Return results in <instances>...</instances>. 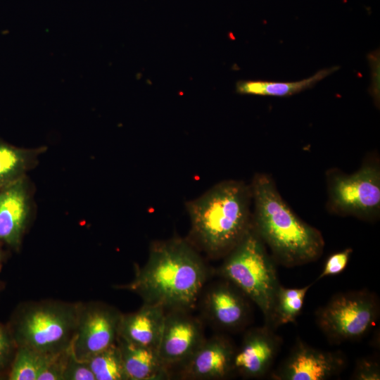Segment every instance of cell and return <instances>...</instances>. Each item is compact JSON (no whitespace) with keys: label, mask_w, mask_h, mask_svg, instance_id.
<instances>
[{"label":"cell","mask_w":380,"mask_h":380,"mask_svg":"<svg viewBox=\"0 0 380 380\" xmlns=\"http://www.w3.org/2000/svg\"><path fill=\"white\" fill-rule=\"evenodd\" d=\"M235 349L224 336L205 340L182 364L184 377L192 379H220L234 369Z\"/></svg>","instance_id":"13"},{"label":"cell","mask_w":380,"mask_h":380,"mask_svg":"<svg viewBox=\"0 0 380 380\" xmlns=\"http://www.w3.org/2000/svg\"><path fill=\"white\" fill-rule=\"evenodd\" d=\"M251 189L254 203L253 226L274 262L292 267L317 260L324 247L322 233L294 213L272 178L257 174Z\"/></svg>","instance_id":"2"},{"label":"cell","mask_w":380,"mask_h":380,"mask_svg":"<svg viewBox=\"0 0 380 380\" xmlns=\"http://www.w3.org/2000/svg\"><path fill=\"white\" fill-rule=\"evenodd\" d=\"M165 316L164 308L144 303L137 312L122 315L118 336L132 343L158 350Z\"/></svg>","instance_id":"15"},{"label":"cell","mask_w":380,"mask_h":380,"mask_svg":"<svg viewBox=\"0 0 380 380\" xmlns=\"http://www.w3.org/2000/svg\"><path fill=\"white\" fill-rule=\"evenodd\" d=\"M377 296L366 289L334 295L315 313L316 323L327 340L335 344L364 336L379 317Z\"/></svg>","instance_id":"6"},{"label":"cell","mask_w":380,"mask_h":380,"mask_svg":"<svg viewBox=\"0 0 380 380\" xmlns=\"http://www.w3.org/2000/svg\"><path fill=\"white\" fill-rule=\"evenodd\" d=\"M208 277L207 267L190 243L180 239L155 242L148 260L125 289L144 303L166 309L193 308Z\"/></svg>","instance_id":"1"},{"label":"cell","mask_w":380,"mask_h":380,"mask_svg":"<svg viewBox=\"0 0 380 380\" xmlns=\"http://www.w3.org/2000/svg\"><path fill=\"white\" fill-rule=\"evenodd\" d=\"M79 305L42 302L21 308L9 329L16 347L24 346L44 353L68 349L74 338Z\"/></svg>","instance_id":"5"},{"label":"cell","mask_w":380,"mask_h":380,"mask_svg":"<svg viewBox=\"0 0 380 380\" xmlns=\"http://www.w3.org/2000/svg\"><path fill=\"white\" fill-rule=\"evenodd\" d=\"M268 325L247 331L236 350L234 369L247 378H260L270 369L282 345L281 338Z\"/></svg>","instance_id":"12"},{"label":"cell","mask_w":380,"mask_h":380,"mask_svg":"<svg viewBox=\"0 0 380 380\" xmlns=\"http://www.w3.org/2000/svg\"><path fill=\"white\" fill-rule=\"evenodd\" d=\"M251 186L227 180L186 204L191 234L210 256L227 255L252 226Z\"/></svg>","instance_id":"3"},{"label":"cell","mask_w":380,"mask_h":380,"mask_svg":"<svg viewBox=\"0 0 380 380\" xmlns=\"http://www.w3.org/2000/svg\"><path fill=\"white\" fill-rule=\"evenodd\" d=\"M346 367L342 353L317 349L297 339L270 376L274 380H326L338 375Z\"/></svg>","instance_id":"9"},{"label":"cell","mask_w":380,"mask_h":380,"mask_svg":"<svg viewBox=\"0 0 380 380\" xmlns=\"http://www.w3.org/2000/svg\"><path fill=\"white\" fill-rule=\"evenodd\" d=\"M372 68V94L376 105L379 104V53L372 52L369 56Z\"/></svg>","instance_id":"26"},{"label":"cell","mask_w":380,"mask_h":380,"mask_svg":"<svg viewBox=\"0 0 380 380\" xmlns=\"http://www.w3.org/2000/svg\"><path fill=\"white\" fill-rule=\"evenodd\" d=\"M87 362L96 380H127L117 341L90 357Z\"/></svg>","instance_id":"21"},{"label":"cell","mask_w":380,"mask_h":380,"mask_svg":"<svg viewBox=\"0 0 380 380\" xmlns=\"http://www.w3.org/2000/svg\"><path fill=\"white\" fill-rule=\"evenodd\" d=\"M165 312L159 342L158 355L168 369L183 364L204 341L201 323L186 310L170 309Z\"/></svg>","instance_id":"10"},{"label":"cell","mask_w":380,"mask_h":380,"mask_svg":"<svg viewBox=\"0 0 380 380\" xmlns=\"http://www.w3.org/2000/svg\"><path fill=\"white\" fill-rule=\"evenodd\" d=\"M355 380H379L380 365L377 359L365 357L356 362L352 374Z\"/></svg>","instance_id":"24"},{"label":"cell","mask_w":380,"mask_h":380,"mask_svg":"<svg viewBox=\"0 0 380 380\" xmlns=\"http://www.w3.org/2000/svg\"><path fill=\"white\" fill-rule=\"evenodd\" d=\"M327 208L336 215L365 220L376 219L380 213V168L377 162L365 163L346 174L331 170L327 174Z\"/></svg>","instance_id":"7"},{"label":"cell","mask_w":380,"mask_h":380,"mask_svg":"<svg viewBox=\"0 0 380 380\" xmlns=\"http://www.w3.org/2000/svg\"><path fill=\"white\" fill-rule=\"evenodd\" d=\"M63 380H96L88 362L77 359L73 355L71 348L65 363Z\"/></svg>","instance_id":"22"},{"label":"cell","mask_w":380,"mask_h":380,"mask_svg":"<svg viewBox=\"0 0 380 380\" xmlns=\"http://www.w3.org/2000/svg\"><path fill=\"white\" fill-rule=\"evenodd\" d=\"M29 213V194L25 177L0 187V242L18 247Z\"/></svg>","instance_id":"14"},{"label":"cell","mask_w":380,"mask_h":380,"mask_svg":"<svg viewBox=\"0 0 380 380\" xmlns=\"http://www.w3.org/2000/svg\"><path fill=\"white\" fill-rule=\"evenodd\" d=\"M14 348L17 347L9 329L0 324V372L10 363Z\"/></svg>","instance_id":"25"},{"label":"cell","mask_w":380,"mask_h":380,"mask_svg":"<svg viewBox=\"0 0 380 380\" xmlns=\"http://www.w3.org/2000/svg\"><path fill=\"white\" fill-rule=\"evenodd\" d=\"M122 314L103 303L79 305L77 324L70 348L73 355L87 361L117 341Z\"/></svg>","instance_id":"8"},{"label":"cell","mask_w":380,"mask_h":380,"mask_svg":"<svg viewBox=\"0 0 380 380\" xmlns=\"http://www.w3.org/2000/svg\"><path fill=\"white\" fill-rule=\"evenodd\" d=\"M352 253L353 249L347 248L341 251L331 254L326 260L323 270L318 276L317 279L329 276H334L343 272L346 267Z\"/></svg>","instance_id":"23"},{"label":"cell","mask_w":380,"mask_h":380,"mask_svg":"<svg viewBox=\"0 0 380 380\" xmlns=\"http://www.w3.org/2000/svg\"><path fill=\"white\" fill-rule=\"evenodd\" d=\"M61 353H44L24 346L17 347L9 379L37 380L41 373Z\"/></svg>","instance_id":"20"},{"label":"cell","mask_w":380,"mask_h":380,"mask_svg":"<svg viewBox=\"0 0 380 380\" xmlns=\"http://www.w3.org/2000/svg\"><path fill=\"white\" fill-rule=\"evenodd\" d=\"M250 299L234 284L223 279L210 286L203 298V309L217 327L236 331L246 326L251 316Z\"/></svg>","instance_id":"11"},{"label":"cell","mask_w":380,"mask_h":380,"mask_svg":"<svg viewBox=\"0 0 380 380\" xmlns=\"http://www.w3.org/2000/svg\"><path fill=\"white\" fill-rule=\"evenodd\" d=\"M339 69L338 66L322 69L312 76L296 82L241 80L236 84L239 94L269 96H289L313 87Z\"/></svg>","instance_id":"17"},{"label":"cell","mask_w":380,"mask_h":380,"mask_svg":"<svg viewBox=\"0 0 380 380\" xmlns=\"http://www.w3.org/2000/svg\"><path fill=\"white\" fill-rule=\"evenodd\" d=\"M1 253L0 251V262H1Z\"/></svg>","instance_id":"27"},{"label":"cell","mask_w":380,"mask_h":380,"mask_svg":"<svg viewBox=\"0 0 380 380\" xmlns=\"http://www.w3.org/2000/svg\"><path fill=\"white\" fill-rule=\"evenodd\" d=\"M40 149H26L0 141V187L25 177Z\"/></svg>","instance_id":"18"},{"label":"cell","mask_w":380,"mask_h":380,"mask_svg":"<svg viewBox=\"0 0 380 380\" xmlns=\"http://www.w3.org/2000/svg\"><path fill=\"white\" fill-rule=\"evenodd\" d=\"M117 343L127 380H160L170 376L158 350L132 343L119 336Z\"/></svg>","instance_id":"16"},{"label":"cell","mask_w":380,"mask_h":380,"mask_svg":"<svg viewBox=\"0 0 380 380\" xmlns=\"http://www.w3.org/2000/svg\"><path fill=\"white\" fill-rule=\"evenodd\" d=\"M275 263L252 224L241 241L225 255L219 269L223 279L234 284L258 307L266 323L281 285Z\"/></svg>","instance_id":"4"},{"label":"cell","mask_w":380,"mask_h":380,"mask_svg":"<svg viewBox=\"0 0 380 380\" xmlns=\"http://www.w3.org/2000/svg\"><path fill=\"white\" fill-rule=\"evenodd\" d=\"M312 285L301 288H286L280 285L266 324L275 329L281 325L294 322L303 309L306 294Z\"/></svg>","instance_id":"19"}]
</instances>
